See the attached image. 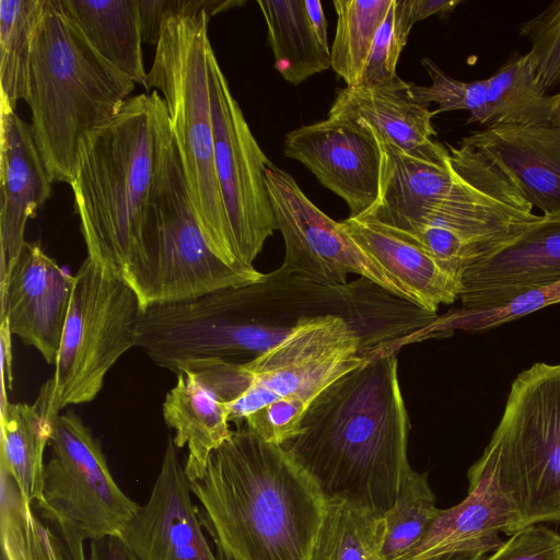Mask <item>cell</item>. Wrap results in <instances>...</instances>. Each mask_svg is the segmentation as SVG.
Masks as SVG:
<instances>
[{
  "mask_svg": "<svg viewBox=\"0 0 560 560\" xmlns=\"http://www.w3.org/2000/svg\"><path fill=\"white\" fill-rule=\"evenodd\" d=\"M392 3L393 0H334L337 24L330 68L346 86L360 85L375 35Z\"/></svg>",
  "mask_w": 560,
  "mask_h": 560,
  "instance_id": "obj_31",
  "label": "cell"
},
{
  "mask_svg": "<svg viewBox=\"0 0 560 560\" xmlns=\"http://www.w3.org/2000/svg\"><path fill=\"white\" fill-rule=\"evenodd\" d=\"M73 284L74 276L30 242L0 281L1 320L48 364L57 360Z\"/></svg>",
  "mask_w": 560,
  "mask_h": 560,
  "instance_id": "obj_15",
  "label": "cell"
},
{
  "mask_svg": "<svg viewBox=\"0 0 560 560\" xmlns=\"http://www.w3.org/2000/svg\"><path fill=\"white\" fill-rule=\"evenodd\" d=\"M328 116L363 124L382 142L406 153L429 144L436 136L434 110L418 103L410 93V82L399 77L373 88L346 86L335 97Z\"/></svg>",
  "mask_w": 560,
  "mask_h": 560,
  "instance_id": "obj_22",
  "label": "cell"
},
{
  "mask_svg": "<svg viewBox=\"0 0 560 560\" xmlns=\"http://www.w3.org/2000/svg\"><path fill=\"white\" fill-rule=\"evenodd\" d=\"M86 560H138L120 535L89 541Z\"/></svg>",
  "mask_w": 560,
  "mask_h": 560,
  "instance_id": "obj_41",
  "label": "cell"
},
{
  "mask_svg": "<svg viewBox=\"0 0 560 560\" xmlns=\"http://www.w3.org/2000/svg\"><path fill=\"white\" fill-rule=\"evenodd\" d=\"M50 433V420L35 404L9 402L1 412L0 468L31 504L42 498L44 452Z\"/></svg>",
  "mask_w": 560,
  "mask_h": 560,
  "instance_id": "obj_28",
  "label": "cell"
},
{
  "mask_svg": "<svg viewBox=\"0 0 560 560\" xmlns=\"http://www.w3.org/2000/svg\"><path fill=\"white\" fill-rule=\"evenodd\" d=\"M209 82L217 182L235 260L253 268L265 242L277 230L266 182L271 162L253 136L213 50Z\"/></svg>",
  "mask_w": 560,
  "mask_h": 560,
  "instance_id": "obj_11",
  "label": "cell"
},
{
  "mask_svg": "<svg viewBox=\"0 0 560 560\" xmlns=\"http://www.w3.org/2000/svg\"><path fill=\"white\" fill-rule=\"evenodd\" d=\"M191 495L190 480L170 435L148 501L120 533L138 560H219Z\"/></svg>",
  "mask_w": 560,
  "mask_h": 560,
  "instance_id": "obj_14",
  "label": "cell"
},
{
  "mask_svg": "<svg viewBox=\"0 0 560 560\" xmlns=\"http://www.w3.org/2000/svg\"><path fill=\"white\" fill-rule=\"evenodd\" d=\"M50 422L40 517L69 525L84 541L120 535L140 505L117 485L101 442L72 410Z\"/></svg>",
  "mask_w": 560,
  "mask_h": 560,
  "instance_id": "obj_10",
  "label": "cell"
},
{
  "mask_svg": "<svg viewBox=\"0 0 560 560\" xmlns=\"http://www.w3.org/2000/svg\"><path fill=\"white\" fill-rule=\"evenodd\" d=\"M142 308L120 277L86 257L77 273L55 371L34 402L51 420L69 405L92 401L117 360L136 347Z\"/></svg>",
  "mask_w": 560,
  "mask_h": 560,
  "instance_id": "obj_8",
  "label": "cell"
},
{
  "mask_svg": "<svg viewBox=\"0 0 560 560\" xmlns=\"http://www.w3.org/2000/svg\"><path fill=\"white\" fill-rule=\"evenodd\" d=\"M45 0L0 1V109L15 112L30 97L33 40Z\"/></svg>",
  "mask_w": 560,
  "mask_h": 560,
  "instance_id": "obj_30",
  "label": "cell"
},
{
  "mask_svg": "<svg viewBox=\"0 0 560 560\" xmlns=\"http://www.w3.org/2000/svg\"><path fill=\"white\" fill-rule=\"evenodd\" d=\"M487 446L517 506L520 529L560 522V364L538 362L516 376Z\"/></svg>",
  "mask_w": 560,
  "mask_h": 560,
  "instance_id": "obj_9",
  "label": "cell"
},
{
  "mask_svg": "<svg viewBox=\"0 0 560 560\" xmlns=\"http://www.w3.org/2000/svg\"><path fill=\"white\" fill-rule=\"evenodd\" d=\"M12 332L7 320H1L0 325V347H1V412L10 402L7 399L8 390L12 389Z\"/></svg>",
  "mask_w": 560,
  "mask_h": 560,
  "instance_id": "obj_42",
  "label": "cell"
},
{
  "mask_svg": "<svg viewBox=\"0 0 560 560\" xmlns=\"http://www.w3.org/2000/svg\"><path fill=\"white\" fill-rule=\"evenodd\" d=\"M166 110L158 91L131 96L89 131L71 187L88 257L125 280L151 192Z\"/></svg>",
  "mask_w": 560,
  "mask_h": 560,
  "instance_id": "obj_3",
  "label": "cell"
},
{
  "mask_svg": "<svg viewBox=\"0 0 560 560\" xmlns=\"http://www.w3.org/2000/svg\"><path fill=\"white\" fill-rule=\"evenodd\" d=\"M518 34L530 43L528 55L539 82L549 92L560 83V0L520 24Z\"/></svg>",
  "mask_w": 560,
  "mask_h": 560,
  "instance_id": "obj_35",
  "label": "cell"
},
{
  "mask_svg": "<svg viewBox=\"0 0 560 560\" xmlns=\"http://www.w3.org/2000/svg\"><path fill=\"white\" fill-rule=\"evenodd\" d=\"M431 78L430 85L410 83V93L420 104L429 106L436 103L435 115L458 109L469 110L466 124L486 125L487 121V81L486 79L465 82L446 74L430 58L421 60Z\"/></svg>",
  "mask_w": 560,
  "mask_h": 560,
  "instance_id": "obj_34",
  "label": "cell"
},
{
  "mask_svg": "<svg viewBox=\"0 0 560 560\" xmlns=\"http://www.w3.org/2000/svg\"><path fill=\"white\" fill-rule=\"evenodd\" d=\"M143 43L155 45L166 13L165 0H138Z\"/></svg>",
  "mask_w": 560,
  "mask_h": 560,
  "instance_id": "obj_40",
  "label": "cell"
},
{
  "mask_svg": "<svg viewBox=\"0 0 560 560\" xmlns=\"http://www.w3.org/2000/svg\"><path fill=\"white\" fill-rule=\"evenodd\" d=\"M135 84L92 48L60 0H45L27 104L34 141L52 182L71 184L82 138L117 113Z\"/></svg>",
  "mask_w": 560,
  "mask_h": 560,
  "instance_id": "obj_4",
  "label": "cell"
},
{
  "mask_svg": "<svg viewBox=\"0 0 560 560\" xmlns=\"http://www.w3.org/2000/svg\"><path fill=\"white\" fill-rule=\"evenodd\" d=\"M49 524L43 522L10 475L0 468L2 560H86L84 540L69 525Z\"/></svg>",
  "mask_w": 560,
  "mask_h": 560,
  "instance_id": "obj_26",
  "label": "cell"
},
{
  "mask_svg": "<svg viewBox=\"0 0 560 560\" xmlns=\"http://www.w3.org/2000/svg\"><path fill=\"white\" fill-rule=\"evenodd\" d=\"M275 69L299 85L330 68L327 22L318 0H258Z\"/></svg>",
  "mask_w": 560,
  "mask_h": 560,
  "instance_id": "obj_23",
  "label": "cell"
},
{
  "mask_svg": "<svg viewBox=\"0 0 560 560\" xmlns=\"http://www.w3.org/2000/svg\"><path fill=\"white\" fill-rule=\"evenodd\" d=\"M255 268L226 264L211 248L188 195L167 110L160 125L159 154L145 214L125 281L142 311L192 300L265 279Z\"/></svg>",
  "mask_w": 560,
  "mask_h": 560,
  "instance_id": "obj_5",
  "label": "cell"
},
{
  "mask_svg": "<svg viewBox=\"0 0 560 560\" xmlns=\"http://www.w3.org/2000/svg\"><path fill=\"white\" fill-rule=\"evenodd\" d=\"M92 48L148 90L138 0H60Z\"/></svg>",
  "mask_w": 560,
  "mask_h": 560,
  "instance_id": "obj_25",
  "label": "cell"
},
{
  "mask_svg": "<svg viewBox=\"0 0 560 560\" xmlns=\"http://www.w3.org/2000/svg\"><path fill=\"white\" fill-rule=\"evenodd\" d=\"M51 184L31 125L0 109V281L26 243V223L49 198Z\"/></svg>",
  "mask_w": 560,
  "mask_h": 560,
  "instance_id": "obj_18",
  "label": "cell"
},
{
  "mask_svg": "<svg viewBox=\"0 0 560 560\" xmlns=\"http://www.w3.org/2000/svg\"><path fill=\"white\" fill-rule=\"evenodd\" d=\"M385 518L358 502L326 498L311 560H384Z\"/></svg>",
  "mask_w": 560,
  "mask_h": 560,
  "instance_id": "obj_29",
  "label": "cell"
},
{
  "mask_svg": "<svg viewBox=\"0 0 560 560\" xmlns=\"http://www.w3.org/2000/svg\"><path fill=\"white\" fill-rule=\"evenodd\" d=\"M462 141L491 161L542 214L560 211V124L497 125Z\"/></svg>",
  "mask_w": 560,
  "mask_h": 560,
  "instance_id": "obj_20",
  "label": "cell"
},
{
  "mask_svg": "<svg viewBox=\"0 0 560 560\" xmlns=\"http://www.w3.org/2000/svg\"><path fill=\"white\" fill-rule=\"evenodd\" d=\"M440 509L428 475L410 468L404 476L394 506L384 515V560H399L423 538Z\"/></svg>",
  "mask_w": 560,
  "mask_h": 560,
  "instance_id": "obj_32",
  "label": "cell"
},
{
  "mask_svg": "<svg viewBox=\"0 0 560 560\" xmlns=\"http://www.w3.org/2000/svg\"><path fill=\"white\" fill-rule=\"evenodd\" d=\"M266 182L277 230L285 246L283 270L328 285L346 284L348 276L354 273L408 301L342 223L317 208L289 173L270 163L266 168Z\"/></svg>",
  "mask_w": 560,
  "mask_h": 560,
  "instance_id": "obj_12",
  "label": "cell"
},
{
  "mask_svg": "<svg viewBox=\"0 0 560 560\" xmlns=\"http://www.w3.org/2000/svg\"><path fill=\"white\" fill-rule=\"evenodd\" d=\"M396 353L377 354L327 386L285 447L326 498L348 499L383 516L411 468Z\"/></svg>",
  "mask_w": 560,
  "mask_h": 560,
  "instance_id": "obj_1",
  "label": "cell"
},
{
  "mask_svg": "<svg viewBox=\"0 0 560 560\" xmlns=\"http://www.w3.org/2000/svg\"><path fill=\"white\" fill-rule=\"evenodd\" d=\"M394 2L375 35L359 86L384 85L398 77L396 68L407 40L396 28Z\"/></svg>",
  "mask_w": 560,
  "mask_h": 560,
  "instance_id": "obj_37",
  "label": "cell"
},
{
  "mask_svg": "<svg viewBox=\"0 0 560 560\" xmlns=\"http://www.w3.org/2000/svg\"><path fill=\"white\" fill-rule=\"evenodd\" d=\"M560 281V211L542 214L503 248L463 275L462 307L501 305Z\"/></svg>",
  "mask_w": 560,
  "mask_h": 560,
  "instance_id": "obj_17",
  "label": "cell"
},
{
  "mask_svg": "<svg viewBox=\"0 0 560 560\" xmlns=\"http://www.w3.org/2000/svg\"><path fill=\"white\" fill-rule=\"evenodd\" d=\"M341 223L410 303L436 314L440 305L460 298L463 275L448 269L417 244L368 218L349 217Z\"/></svg>",
  "mask_w": 560,
  "mask_h": 560,
  "instance_id": "obj_21",
  "label": "cell"
},
{
  "mask_svg": "<svg viewBox=\"0 0 560 560\" xmlns=\"http://www.w3.org/2000/svg\"><path fill=\"white\" fill-rule=\"evenodd\" d=\"M308 408L296 399H279L250 415L244 424L268 443L288 444L299 435Z\"/></svg>",
  "mask_w": 560,
  "mask_h": 560,
  "instance_id": "obj_36",
  "label": "cell"
},
{
  "mask_svg": "<svg viewBox=\"0 0 560 560\" xmlns=\"http://www.w3.org/2000/svg\"><path fill=\"white\" fill-rule=\"evenodd\" d=\"M490 552L488 549L457 550L428 556L417 560H481Z\"/></svg>",
  "mask_w": 560,
  "mask_h": 560,
  "instance_id": "obj_43",
  "label": "cell"
},
{
  "mask_svg": "<svg viewBox=\"0 0 560 560\" xmlns=\"http://www.w3.org/2000/svg\"><path fill=\"white\" fill-rule=\"evenodd\" d=\"M381 142L380 197L364 217L400 233L410 232L457 179L447 144L432 140L412 153Z\"/></svg>",
  "mask_w": 560,
  "mask_h": 560,
  "instance_id": "obj_19",
  "label": "cell"
},
{
  "mask_svg": "<svg viewBox=\"0 0 560 560\" xmlns=\"http://www.w3.org/2000/svg\"><path fill=\"white\" fill-rule=\"evenodd\" d=\"M162 406L165 424L175 430L177 448L187 447L184 465L190 482L201 478L212 452L232 434L226 405L191 372L176 374Z\"/></svg>",
  "mask_w": 560,
  "mask_h": 560,
  "instance_id": "obj_24",
  "label": "cell"
},
{
  "mask_svg": "<svg viewBox=\"0 0 560 560\" xmlns=\"http://www.w3.org/2000/svg\"><path fill=\"white\" fill-rule=\"evenodd\" d=\"M359 328L337 315L302 319L280 342L244 364L209 362L192 373L226 405L236 427L269 404L308 406L331 383L375 357Z\"/></svg>",
  "mask_w": 560,
  "mask_h": 560,
  "instance_id": "obj_7",
  "label": "cell"
},
{
  "mask_svg": "<svg viewBox=\"0 0 560 560\" xmlns=\"http://www.w3.org/2000/svg\"><path fill=\"white\" fill-rule=\"evenodd\" d=\"M481 560H560V534L545 525H529Z\"/></svg>",
  "mask_w": 560,
  "mask_h": 560,
  "instance_id": "obj_38",
  "label": "cell"
},
{
  "mask_svg": "<svg viewBox=\"0 0 560 560\" xmlns=\"http://www.w3.org/2000/svg\"><path fill=\"white\" fill-rule=\"evenodd\" d=\"M555 304H560V281L532 289L501 305L452 310L436 316L427 328V335L446 336L455 330L485 331Z\"/></svg>",
  "mask_w": 560,
  "mask_h": 560,
  "instance_id": "obj_33",
  "label": "cell"
},
{
  "mask_svg": "<svg viewBox=\"0 0 560 560\" xmlns=\"http://www.w3.org/2000/svg\"><path fill=\"white\" fill-rule=\"evenodd\" d=\"M283 154L302 163L324 187L341 197L350 218H362L376 205L382 147L370 127L328 116L287 133Z\"/></svg>",
  "mask_w": 560,
  "mask_h": 560,
  "instance_id": "obj_13",
  "label": "cell"
},
{
  "mask_svg": "<svg viewBox=\"0 0 560 560\" xmlns=\"http://www.w3.org/2000/svg\"><path fill=\"white\" fill-rule=\"evenodd\" d=\"M190 488L219 560H311L326 497L282 445L236 427Z\"/></svg>",
  "mask_w": 560,
  "mask_h": 560,
  "instance_id": "obj_2",
  "label": "cell"
},
{
  "mask_svg": "<svg viewBox=\"0 0 560 560\" xmlns=\"http://www.w3.org/2000/svg\"><path fill=\"white\" fill-rule=\"evenodd\" d=\"M460 0H395V24L399 35L408 40L412 26L431 15L447 18Z\"/></svg>",
  "mask_w": 560,
  "mask_h": 560,
  "instance_id": "obj_39",
  "label": "cell"
},
{
  "mask_svg": "<svg viewBox=\"0 0 560 560\" xmlns=\"http://www.w3.org/2000/svg\"><path fill=\"white\" fill-rule=\"evenodd\" d=\"M486 81L487 127L560 124V91L548 93L536 77L528 52H511Z\"/></svg>",
  "mask_w": 560,
  "mask_h": 560,
  "instance_id": "obj_27",
  "label": "cell"
},
{
  "mask_svg": "<svg viewBox=\"0 0 560 560\" xmlns=\"http://www.w3.org/2000/svg\"><path fill=\"white\" fill-rule=\"evenodd\" d=\"M210 18L206 9L165 13L148 72V90L162 94L188 195L208 243L226 264L252 269L235 260L217 182L209 82L213 50L208 36Z\"/></svg>",
  "mask_w": 560,
  "mask_h": 560,
  "instance_id": "obj_6",
  "label": "cell"
},
{
  "mask_svg": "<svg viewBox=\"0 0 560 560\" xmlns=\"http://www.w3.org/2000/svg\"><path fill=\"white\" fill-rule=\"evenodd\" d=\"M467 495L458 504L440 509L421 541L399 560H417L443 552L471 549L493 551L520 530V515L504 485L494 453L486 446L467 472Z\"/></svg>",
  "mask_w": 560,
  "mask_h": 560,
  "instance_id": "obj_16",
  "label": "cell"
}]
</instances>
